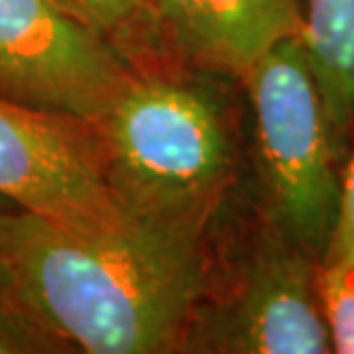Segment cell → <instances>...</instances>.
<instances>
[{
    "mask_svg": "<svg viewBox=\"0 0 354 354\" xmlns=\"http://www.w3.org/2000/svg\"><path fill=\"white\" fill-rule=\"evenodd\" d=\"M65 10L122 48L131 65L147 60V35L140 0H58Z\"/></svg>",
    "mask_w": 354,
    "mask_h": 354,
    "instance_id": "obj_10",
    "label": "cell"
},
{
    "mask_svg": "<svg viewBox=\"0 0 354 354\" xmlns=\"http://www.w3.org/2000/svg\"><path fill=\"white\" fill-rule=\"evenodd\" d=\"M140 7L145 62L232 83H242L276 44L297 37L304 21V0H140Z\"/></svg>",
    "mask_w": 354,
    "mask_h": 354,
    "instance_id": "obj_7",
    "label": "cell"
},
{
    "mask_svg": "<svg viewBox=\"0 0 354 354\" xmlns=\"http://www.w3.org/2000/svg\"><path fill=\"white\" fill-rule=\"evenodd\" d=\"M320 292L331 348L354 354V260L320 263Z\"/></svg>",
    "mask_w": 354,
    "mask_h": 354,
    "instance_id": "obj_11",
    "label": "cell"
},
{
    "mask_svg": "<svg viewBox=\"0 0 354 354\" xmlns=\"http://www.w3.org/2000/svg\"><path fill=\"white\" fill-rule=\"evenodd\" d=\"M223 81L171 62L133 65L95 120L106 180L127 216L216 228L239 171Z\"/></svg>",
    "mask_w": 354,
    "mask_h": 354,
    "instance_id": "obj_2",
    "label": "cell"
},
{
    "mask_svg": "<svg viewBox=\"0 0 354 354\" xmlns=\"http://www.w3.org/2000/svg\"><path fill=\"white\" fill-rule=\"evenodd\" d=\"M253 118L260 218L322 263L334 237L343 166L304 44H276L242 81Z\"/></svg>",
    "mask_w": 354,
    "mask_h": 354,
    "instance_id": "obj_3",
    "label": "cell"
},
{
    "mask_svg": "<svg viewBox=\"0 0 354 354\" xmlns=\"http://www.w3.org/2000/svg\"><path fill=\"white\" fill-rule=\"evenodd\" d=\"M324 260H354V147L343 164L338 221Z\"/></svg>",
    "mask_w": 354,
    "mask_h": 354,
    "instance_id": "obj_12",
    "label": "cell"
},
{
    "mask_svg": "<svg viewBox=\"0 0 354 354\" xmlns=\"http://www.w3.org/2000/svg\"><path fill=\"white\" fill-rule=\"evenodd\" d=\"M0 205H5V203H0ZM7 207H10V205H7Z\"/></svg>",
    "mask_w": 354,
    "mask_h": 354,
    "instance_id": "obj_13",
    "label": "cell"
},
{
    "mask_svg": "<svg viewBox=\"0 0 354 354\" xmlns=\"http://www.w3.org/2000/svg\"><path fill=\"white\" fill-rule=\"evenodd\" d=\"M299 39L343 166L354 147V0H304Z\"/></svg>",
    "mask_w": 354,
    "mask_h": 354,
    "instance_id": "obj_8",
    "label": "cell"
},
{
    "mask_svg": "<svg viewBox=\"0 0 354 354\" xmlns=\"http://www.w3.org/2000/svg\"><path fill=\"white\" fill-rule=\"evenodd\" d=\"M0 354H69L62 341L39 320L17 279L0 260Z\"/></svg>",
    "mask_w": 354,
    "mask_h": 354,
    "instance_id": "obj_9",
    "label": "cell"
},
{
    "mask_svg": "<svg viewBox=\"0 0 354 354\" xmlns=\"http://www.w3.org/2000/svg\"><path fill=\"white\" fill-rule=\"evenodd\" d=\"M180 352H334L320 292V263L258 216L242 253L218 269Z\"/></svg>",
    "mask_w": 354,
    "mask_h": 354,
    "instance_id": "obj_4",
    "label": "cell"
},
{
    "mask_svg": "<svg viewBox=\"0 0 354 354\" xmlns=\"http://www.w3.org/2000/svg\"><path fill=\"white\" fill-rule=\"evenodd\" d=\"M216 228L79 230L0 205V260L69 354L180 352L218 274Z\"/></svg>",
    "mask_w": 354,
    "mask_h": 354,
    "instance_id": "obj_1",
    "label": "cell"
},
{
    "mask_svg": "<svg viewBox=\"0 0 354 354\" xmlns=\"http://www.w3.org/2000/svg\"><path fill=\"white\" fill-rule=\"evenodd\" d=\"M131 69L122 48L58 0H0V97L95 122Z\"/></svg>",
    "mask_w": 354,
    "mask_h": 354,
    "instance_id": "obj_6",
    "label": "cell"
},
{
    "mask_svg": "<svg viewBox=\"0 0 354 354\" xmlns=\"http://www.w3.org/2000/svg\"><path fill=\"white\" fill-rule=\"evenodd\" d=\"M0 203L79 230L127 216L104 173L92 120L0 97Z\"/></svg>",
    "mask_w": 354,
    "mask_h": 354,
    "instance_id": "obj_5",
    "label": "cell"
}]
</instances>
